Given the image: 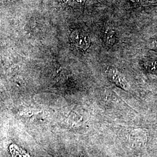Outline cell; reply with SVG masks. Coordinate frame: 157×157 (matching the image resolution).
I'll list each match as a JSON object with an SVG mask.
<instances>
[{"label": "cell", "mask_w": 157, "mask_h": 157, "mask_svg": "<svg viewBox=\"0 0 157 157\" xmlns=\"http://www.w3.org/2000/svg\"><path fill=\"white\" fill-rule=\"evenodd\" d=\"M72 45L77 50H86L90 46V39L89 34L82 30L73 31L70 36Z\"/></svg>", "instance_id": "obj_1"}, {"label": "cell", "mask_w": 157, "mask_h": 157, "mask_svg": "<svg viewBox=\"0 0 157 157\" xmlns=\"http://www.w3.org/2000/svg\"><path fill=\"white\" fill-rule=\"evenodd\" d=\"M106 73L109 78L119 87L126 91L129 90V84L116 69L108 67L106 69Z\"/></svg>", "instance_id": "obj_2"}, {"label": "cell", "mask_w": 157, "mask_h": 157, "mask_svg": "<svg viewBox=\"0 0 157 157\" xmlns=\"http://www.w3.org/2000/svg\"><path fill=\"white\" fill-rule=\"evenodd\" d=\"M9 150L12 157H31L26 151L15 144L10 145Z\"/></svg>", "instance_id": "obj_3"}, {"label": "cell", "mask_w": 157, "mask_h": 157, "mask_svg": "<svg viewBox=\"0 0 157 157\" xmlns=\"http://www.w3.org/2000/svg\"><path fill=\"white\" fill-rule=\"evenodd\" d=\"M143 66L147 72L157 73V60L152 59H146L143 62Z\"/></svg>", "instance_id": "obj_4"}, {"label": "cell", "mask_w": 157, "mask_h": 157, "mask_svg": "<svg viewBox=\"0 0 157 157\" xmlns=\"http://www.w3.org/2000/svg\"><path fill=\"white\" fill-rule=\"evenodd\" d=\"M105 39L107 44L109 45H113L115 41V32L111 28L108 29L105 33Z\"/></svg>", "instance_id": "obj_5"}, {"label": "cell", "mask_w": 157, "mask_h": 157, "mask_svg": "<svg viewBox=\"0 0 157 157\" xmlns=\"http://www.w3.org/2000/svg\"><path fill=\"white\" fill-rule=\"evenodd\" d=\"M149 45L151 50L157 51V36L152 37L149 41Z\"/></svg>", "instance_id": "obj_6"}, {"label": "cell", "mask_w": 157, "mask_h": 157, "mask_svg": "<svg viewBox=\"0 0 157 157\" xmlns=\"http://www.w3.org/2000/svg\"><path fill=\"white\" fill-rule=\"evenodd\" d=\"M6 1H8V2H13V1H17V0H4Z\"/></svg>", "instance_id": "obj_7"}]
</instances>
